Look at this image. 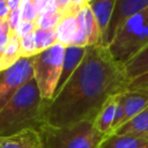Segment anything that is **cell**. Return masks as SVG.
I'll return each mask as SVG.
<instances>
[{"instance_id": "6da1fadb", "label": "cell", "mask_w": 148, "mask_h": 148, "mask_svg": "<svg viewBox=\"0 0 148 148\" xmlns=\"http://www.w3.org/2000/svg\"><path fill=\"white\" fill-rule=\"evenodd\" d=\"M128 80L123 64L106 46H87L86 53L67 81L45 104L44 124L52 127L94 121L103 104L126 91Z\"/></svg>"}, {"instance_id": "7a4b0ae2", "label": "cell", "mask_w": 148, "mask_h": 148, "mask_svg": "<svg viewBox=\"0 0 148 148\" xmlns=\"http://www.w3.org/2000/svg\"><path fill=\"white\" fill-rule=\"evenodd\" d=\"M45 104L32 77L0 110V138L14 135L24 130L38 131L44 125Z\"/></svg>"}, {"instance_id": "3957f363", "label": "cell", "mask_w": 148, "mask_h": 148, "mask_svg": "<svg viewBox=\"0 0 148 148\" xmlns=\"http://www.w3.org/2000/svg\"><path fill=\"white\" fill-rule=\"evenodd\" d=\"M44 148H98L105 135L92 121H81L65 127L43 125L38 130Z\"/></svg>"}, {"instance_id": "277c9868", "label": "cell", "mask_w": 148, "mask_h": 148, "mask_svg": "<svg viewBox=\"0 0 148 148\" xmlns=\"http://www.w3.org/2000/svg\"><path fill=\"white\" fill-rule=\"evenodd\" d=\"M148 44V8L128 18L106 46L120 64L127 62Z\"/></svg>"}, {"instance_id": "5b68a950", "label": "cell", "mask_w": 148, "mask_h": 148, "mask_svg": "<svg viewBox=\"0 0 148 148\" xmlns=\"http://www.w3.org/2000/svg\"><path fill=\"white\" fill-rule=\"evenodd\" d=\"M65 49L64 45L56 43L51 47L31 57L34 79L45 102L53 98L59 86Z\"/></svg>"}, {"instance_id": "8992f818", "label": "cell", "mask_w": 148, "mask_h": 148, "mask_svg": "<svg viewBox=\"0 0 148 148\" xmlns=\"http://www.w3.org/2000/svg\"><path fill=\"white\" fill-rule=\"evenodd\" d=\"M34 77L32 59L21 58L10 67L0 72V110L10 98Z\"/></svg>"}, {"instance_id": "52a82bcc", "label": "cell", "mask_w": 148, "mask_h": 148, "mask_svg": "<svg viewBox=\"0 0 148 148\" xmlns=\"http://www.w3.org/2000/svg\"><path fill=\"white\" fill-rule=\"evenodd\" d=\"M146 8H148V0H117L101 44L103 46H108L114 38L120 27L128 18Z\"/></svg>"}, {"instance_id": "ba28073f", "label": "cell", "mask_w": 148, "mask_h": 148, "mask_svg": "<svg viewBox=\"0 0 148 148\" xmlns=\"http://www.w3.org/2000/svg\"><path fill=\"white\" fill-rule=\"evenodd\" d=\"M120 103L124 110L123 125L148 106V91L126 90L120 94Z\"/></svg>"}, {"instance_id": "9c48e42d", "label": "cell", "mask_w": 148, "mask_h": 148, "mask_svg": "<svg viewBox=\"0 0 148 148\" xmlns=\"http://www.w3.org/2000/svg\"><path fill=\"white\" fill-rule=\"evenodd\" d=\"M79 28L84 31L88 38V46L97 45L102 43V31L90 5L82 7L76 14Z\"/></svg>"}, {"instance_id": "30bf717a", "label": "cell", "mask_w": 148, "mask_h": 148, "mask_svg": "<svg viewBox=\"0 0 148 148\" xmlns=\"http://www.w3.org/2000/svg\"><path fill=\"white\" fill-rule=\"evenodd\" d=\"M2 148H44L37 130H24L14 135L0 138Z\"/></svg>"}, {"instance_id": "8fae6325", "label": "cell", "mask_w": 148, "mask_h": 148, "mask_svg": "<svg viewBox=\"0 0 148 148\" xmlns=\"http://www.w3.org/2000/svg\"><path fill=\"white\" fill-rule=\"evenodd\" d=\"M119 95H114L112 97H110L101 108V110L98 111L97 116L95 117L92 124L95 126V128L102 133L103 135L108 136L111 134L112 131V125H113V120H114V113H116V108H117V102L119 98Z\"/></svg>"}, {"instance_id": "7c38bea8", "label": "cell", "mask_w": 148, "mask_h": 148, "mask_svg": "<svg viewBox=\"0 0 148 148\" xmlns=\"http://www.w3.org/2000/svg\"><path fill=\"white\" fill-rule=\"evenodd\" d=\"M112 134H128L148 138V106L117 128Z\"/></svg>"}, {"instance_id": "4fadbf2b", "label": "cell", "mask_w": 148, "mask_h": 148, "mask_svg": "<svg viewBox=\"0 0 148 148\" xmlns=\"http://www.w3.org/2000/svg\"><path fill=\"white\" fill-rule=\"evenodd\" d=\"M146 143H148V138L128 134H110L104 138L98 148H139Z\"/></svg>"}, {"instance_id": "5bb4252c", "label": "cell", "mask_w": 148, "mask_h": 148, "mask_svg": "<svg viewBox=\"0 0 148 148\" xmlns=\"http://www.w3.org/2000/svg\"><path fill=\"white\" fill-rule=\"evenodd\" d=\"M84 53H86V47L67 46L65 49L64 62H62V72H61V76H60V81H59L58 88L60 86H62L67 81V79L71 76V74L76 69V67L81 62Z\"/></svg>"}, {"instance_id": "9a60e30c", "label": "cell", "mask_w": 148, "mask_h": 148, "mask_svg": "<svg viewBox=\"0 0 148 148\" xmlns=\"http://www.w3.org/2000/svg\"><path fill=\"white\" fill-rule=\"evenodd\" d=\"M77 28H79V24H77L75 14L65 16L54 29L57 43L64 45L65 47L71 46L73 43V39L76 35Z\"/></svg>"}, {"instance_id": "2e32d148", "label": "cell", "mask_w": 148, "mask_h": 148, "mask_svg": "<svg viewBox=\"0 0 148 148\" xmlns=\"http://www.w3.org/2000/svg\"><path fill=\"white\" fill-rule=\"evenodd\" d=\"M123 66L128 82L135 79L136 76L148 72V44Z\"/></svg>"}, {"instance_id": "e0dca14e", "label": "cell", "mask_w": 148, "mask_h": 148, "mask_svg": "<svg viewBox=\"0 0 148 148\" xmlns=\"http://www.w3.org/2000/svg\"><path fill=\"white\" fill-rule=\"evenodd\" d=\"M116 1L117 0H92L90 2V8L95 14L102 31V38L106 31Z\"/></svg>"}, {"instance_id": "ac0fdd59", "label": "cell", "mask_w": 148, "mask_h": 148, "mask_svg": "<svg viewBox=\"0 0 148 148\" xmlns=\"http://www.w3.org/2000/svg\"><path fill=\"white\" fill-rule=\"evenodd\" d=\"M21 50H20V39L9 32L7 43L2 50L1 58H0V72L10 67L16 61L21 59Z\"/></svg>"}, {"instance_id": "d6986e66", "label": "cell", "mask_w": 148, "mask_h": 148, "mask_svg": "<svg viewBox=\"0 0 148 148\" xmlns=\"http://www.w3.org/2000/svg\"><path fill=\"white\" fill-rule=\"evenodd\" d=\"M34 37H35V43L38 53L51 47L57 43V37H56V31L54 29H39L37 28L34 31Z\"/></svg>"}, {"instance_id": "ffe728a7", "label": "cell", "mask_w": 148, "mask_h": 148, "mask_svg": "<svg viewBox=\"0 0 148 148\" xmlns=\"http://www.w3.org/2000/svg\"><path fill=\"white\" fill-rule=\"evenodd\" d=\"M65 17L61 12H54L50 14L39 15L35 21L36 27L39 29H56V27L60 23V21Z\"/></svg>"}, {"instance_id": "44dd1931", "label": "cell", "mask_w": 148, "mask_h": 148, "mask_svg": "<svg viewBox=\"0 0 148 148\" xmlns=\"http://www.w3.org/2000/svg\"><path fill=\"white\" fill-rule=\"evenodd\" d=\"M20 50H21L22 58H31L38 53L36 43H35L34 32L20 39Z\"/></svg>"}, {"instance_id": "7402d4cb", "label": "cell", "mask_w": 148, "mask_h": 148, "mask_svg": "<svg viewBox=\"0 0 148 148\" xmlns=\"http://www.w3.org/2000/svg\"><path fill=\"white\" fill-rule=\"evenodd\" d=\"M21 18L22 21H29V22H35L38 17V14L36 12V8L34 6L32 0H22L21 7Z\"/></svg>"}, {"instance_id": "603a6c76", "label": "cell", "mask_w": 148, "mask_h": 148, "mask_svg": "<svg viewBox=\"0 0 148 148\" xmlns=\"http://www.w3.org/2000/svg\"><path fill=\"white\" fill-rule=\"evenodd\" d=\"M126 90H145L148 91V72L131 80L127 84Z\"/></svg>"}, {"instance_id": "cb8c5ba5", "label": "cell", "mask_w": 148, "mask_h": 148, "mask_svg": "<svg viewBox=\"0 0 148 148\" xmlns=\"http://www.w3.org/2000/svg\"><path fill=\"white\" fill-rule=\"evenodd\" d=\"M37 29L36 23L35 22H29V21H21V23L18 24V27L16 28V30L13 32L18 39L32 34L35 30Z\"/></svg>"}, {"instance_id": "d4e9b609", "label": "cell", "mask_w": 148, "mask_h": 148, "mask_svg": "<svg viewBox=\"0 0 148 148\" xmlns=\"http://www.w3.org/2000/svg\"><path fill=\"white\" fill-rule=\"evenodd\" d=\"M21 21H22V18H21V10H20V8L9 12V14H8L7 18H6V22H7V25H8V29H9L10 34H13L16 30V28L18 27Z\"/></svg>"}, {"instance_id": "484cf974", "label": "cell", "mask_w": 148, "mask_h": 148, "mask_svg": "<svg viewBox=\"0 0 148 148\" xmlns=\"http://www.w3.org/2000/svg\"><path fill=\"white\" fill-rule=\"evenodd\" d=\"M91 1H92V0H69V7H71V10H72L74 14H76L82 7L90 5Z\"/></svg>"}, {"instance_id": "4316f807", "label": "cell", "mask_w": 148, "mask_h": 148, "mask_svg": "<svg viewBox=\"0 0 148 148\" xmlns=\"http://www.w3.org/2000/svg\"><path fill=\"white\" fill-rule=\"evenodd\" d=\"M9 12L10 10L7 6V1L6 0H0V22L6 21Z\"/></svg>"}, {"instance_id": "83f0119b", "label": "cell", "mask_w": 148, "mask_h": 148, "mask_svg": "<svg viewBox=\"0 0 148 148\" xmlns=\"http://www.w3.org/2000/svg\"><path fill=\"white\" fill-rule=\"evenodd\" d=\"M6 1H7V6H8L10 12L18 9L21 7V3H22V0H6Z\"/></svg>"}, {"instance_id": "f1b7e54d", "label": "cell", "mask_w": 148, "mask_h": 148, "mask_svg": "<svg viewBox=\"0 0 148 148\" xmlns=\"http://www.w3.org/2000/svg\"><path fill=\"white\" fill-rule=\"evenodd\" d=\"M139 148H148V143H146V145H143V146H141Z\"/></svg>"}, {"instance_id": "f546056e", "label": "cell", "mask_w": 148, "mask_h": 148, "mask_svg": "<svg viewBox=\"0 0 148 148\" xmlns=\"http://www.w3.org/2000/svg\"><path fill=\"white\" fill-rule=\"evenodd\" d=\"M0 148H2V147H1V143H0Z\"/></svg>"}, {"instance_id": "4dcf8cb0", "label": "cell", "mask_w": 148, "mask_h": 148, "mask_svg": "<svg viewBox=\"0 0 148 148\" xmlns=\"http://www.w3.org/2000/svg\"><path fill=\"white\" fill-rule=\"evenodd\" d=\"M0 58H1V54H0Z\"/></svg>"}]
</instances>
